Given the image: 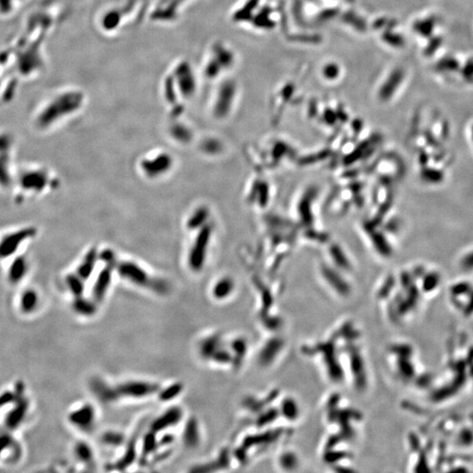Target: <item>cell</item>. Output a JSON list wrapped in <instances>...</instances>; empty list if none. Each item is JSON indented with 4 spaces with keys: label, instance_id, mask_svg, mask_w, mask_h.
<instances>
[{
    "label": "cell",
    "instance_id": "6da1fadb",
    "mask_svg": "<svg viewBox=\"0 0 473 473\" xmlns=\"http://www.w3.org/2000/svg\"><path fill=\"white\" fill-rule=\"evenodd\" d=\"M412 33L417 40L422 55L436 59L445 44V30L440 15L435 11L418 14L411 22Z\"/></svg>",
    "mask_w": 473,
    "mask_h": 473
},
{
    "label": "cell",
    "instance_id": "7a4b0ae2",
    "mask_svg": "<svg viewBox=\"0 0 473 473\" xmlns=\"http://www.w3.org/2000/svg\"><path fill=\"white\" fill-rule=\"evenodd\" d=\"M38 230L33 226L12 227L0 233V263L8 260L23 252L26 244L37 236Z\"/></svg>",
    "mask_w": 473,
    "mask_h": 473
},
{
    "label": "cell",
    "instance_id": "3957f363",
    "mask_svg": "<svg viewBox=\"0 0 473 473\" xmlns=\"http://www.w3.org/2000/svg\"><path fill=\"white\" fill-rule=\"evenodd\" d=\"M115 269L122 279L135 286L150 289L158 295H166L169 290V286L165 280L153 278L146 270L132 261H117Z\"/></svg>",
    "mask_w": 473,
    "mask_h": 473
},
{
    "label": "cell",
    "instance_id": "277c9868",
    "mask_svg": "<svg viewBox=\"0 0 473 473\" xmlns=\"http://www.w3.org/2000/svg\"><path fill=\"white\" fill-rule=\"evenodd\" d=\"M51 179L47 170L42 168H23L15 175L13 186L17 190V197L25 199L26 197L42 193L50 185Z\"/></svg>",
    "mask_w": 473,
    "mask_h": 473
},
{
    "label": "cell",
    "instance_id": "5b68a950",
    "mask_svg": "<svg viewBox=\"0 0 473 473\" xmlns=\"http://www.w3.org/2000/svg\"><path fill=\"white\" fill-rule=\"evenodd\" d=\"M211 236V226H204L199 230V233L190 248L188 262L190 269L194 272H199L204 267Z\"/></svg>",
    "mask_w": 473,
    "mask_h": 473
},
{
    "label": "cell",
    "instance_id": "8992f818",
    "mask_svg": "<svg viewBox=\"0 0 473 473\" xmlns=\"http://www.w3.org/2000/svg\"><path fill=\"white\" fill-rule=\"evenodd\" d=\"M408 79V72L402 66H397L390 70L384 82L380 84L378 97L384 102L393 99L404 87Z\"/></svg>",
    "mask_w": 473,
    "mask_h": 473
},
{
    "label": "cell",
    "instance_id": "52a82bcc",
    "mask_svg": "<svg viewBox=\"0 0 473 473\" xmlns=\"http://www.w3.org/2000/svg\"><path fill=\"white\" fill-rule=\"evenodd\" d=\"M116 387L118 398L143 399L158 393L160 386L156 383L143 381V380H128L118 384Z\"/></svg>",
    "mask_w": 473,
    "mask_h": 473
},
{
    "label": "cell",
    "instance_id": "ba28073f",
    "mask_svg": "<svg viewBox=\"0 0 473 473\" xmlns=\"http://www.w3.org/2000/svg\"><path fill=\"white\" fill-rule=\"evenodd\" d=\"M5 279L9 285L18 287L26 280L30 271V262L23 252L8 260Z\"/></svg>",
    "mask_w": 473,
    "mask_h": 473
},
{
    "label": "cell",
    "instance_id": "9c48e42d",
    "mask_svg": "<svg viewBox=\"0 0 473 473\" xmlns=\"http://www.w3.org/2000/svg\"><path fill=\"white\" fill-rule=\"evenodd\" d=\"M173 159L168 153H160L156 156L143 160L140 164L142 171L148 177H157L164 175L171 168Z\"/></svg>",
    "mask_w": 473,
    "mask_h": 473
},
{
    "label": "cell",
    "instance_id": "30bf717a",
    "mask_svg": "<svg viewBox=\"0 0 473 473\" xmlns=\"http://www.w3.org/2000/svg\"><path fill=\"white\" fill-rule=\"evenodd\" d=\"M40 303L39 292L33 288H26L18 293L16 307L22 316H31L35 313Z\"/></svg>",
    "mask_w": 473,
    "mask_h": 473
},
{
    "label": "cell",
    "instance_id": "8fae6325",
    "mask_svg": "<svg viewBox=\"0 0 473 473\" xmlns=\"http://www.w3.org/2000/svg\"><path fill=\"white\" fill-rule=\"evenodd\" d=\"M183 417V411L179 407H171L151 422L150 430L160 433L177 425Z\"/></svg>",
    "mask_w": 473,
    "mask_h": 473
},
{
    "label": "cell",
    "instance_id": "7c38bea8",
    "mask_svg": "<svg viewBox=\"0 0 473 473\" xmlns=\"http://www.w3.org/2000/svg\"><path fill=\"white\" fill-rule=\"evenodd\" d=\"M68 419L69 422L77 429L90 430L95 424L96 410L92 405L84 404L70 412Z\"/></svg>",
    "mask_w": 473,
    "mask_h": 473
},
{
    "label": "cell",
    "instance_id": "4fadbf2b",
    "mask_svg": "<svg viewBox=\"0 0 473 473\" xmlns=\"http://www.w3.org/2000/svg\"><path fill=\"white\" fill-rule=\"evenodd\" d=\"M115 269V265L106 264L96 279L94 286L92 288V299L95 302H101L106 297L107 292L113 280V270Z\"/></svg>",
    "mask_w": 473,
    "mask_h": 473
},
{
    "label": "cell",
    "instance_id": "5bb4252c",
    "mask_svg": "<svg viewBox=\"0 0 473 473\" xmlns=\"http://www.w3.org/2000/svg\"><path fill=\"white\" fill-rule=\"evenodd\" d=\"M18 445H19L18 441L15 440L13 437H11V435L8 436L7 433L0 435V464L4 465L8 463L17 462L18 453L8 450H16Z\"/></svg>",
    "mask_w": 473,
    "mask_h": 473
},
{
    "label": "cell",
    "instance_id": "9a60e30c",
    "mask_svg": "<svg viewBox=\"0 0 473 473\" xmlns=\"http://www.w3.org/2000/svg\"><path fill=\"white\" fill-rule=\"evenodd\" d=\"M10 152L0 153V189H9L13 185L15 174L12 173Z\"/></svg>",
    "mask_w": 473,
    "mask_h": 473
},
{
    "label": "cell",
    "instance_id": "2e32d148",
    "mask_svg": "<svg viewBox=\"0 0 473 473\" xmlns=\"http://www.w3.org/2000/svg\"><path fill=\"white\" fill-rule=\"evenodd\" d=\"M99 258V252L96 248H91L84 256L80 265L77 269V274L84 280H87L91 278L92 273L94 272L96 264Z\"/></svg>",
    "mask_w": 473,
    "mask_h": 473
},
{
    "label": "cell",
    "instance_id": "e0dca14e",
    "mask_svg": "<svg viewBox=\"0 0 473 473\" xmlns=\"http://www.w3.org/2000/svg\"><path fill=\"white\" fill-rule=\"evenodd\" d=\"M182 441L187 447L195 448L198 446L200 443V431L197 419L190 418L188 420L183 430Z\"/></svg>",
    "mask_w": 473,
    "mask_h": 473
},
{
    "label": "cell",
    "instance_id": "ac0fdd59",
    "mask_svg": "<svg viewBox=\"0 0 473 473\" xmlns=\"http://www.w3.org/2000/svg\"><path fill=\"white\" fill-rule=\"evenodd\" d=\"M156 433H154L152 430H149L148 432L145 434L142 439L141 454H140V459H139V464L140 465H145L150 456L153 455L158 450L159 446V439L156 437Z\"/></svg>",
    "mask_w": 473,
    "mask_h": 473
},
{
    "label": "cell",
    "instance_id": "d6986e66",
    "mask_svg": "<svg viewBox=\"0 0 473 473\" xmlns=\"http://www.w3.org/2000/svg\"><path fill=\"white\" fill-rule=\"evenodd\" d=\"M98 302L93 299L85 298L84 295L79 297H75L72 302V309L74 312L82 317H90L97 313Z\"/></svg>",
    "mask_w": 473,
    "mask_h": 473
},
{
    "label": "cell",
    "instance_id": "ffe728a7",
    "mask_svg": "<svg viewBox=\"0 0 473 473\" xmlns=\"http://www.w3.org/2000/svg\"><path fill=\"white\" fill-rule=\"evenodd\" d=\"M91 389L99 400H103L105 402H113L114 400L118 399L116 387L109 386L103 380L95 379L91 385Z\"/></svg>",
    "mask_w": 473,
    "mask_h": 473
},
{
    "label": "cell",
    "instance_id": "44dd1931",
    "mask_svg": "<svg viewBox=\"0 0 473 473\" xmlns=\"http://www.w3.org/2000/svg\"><path fill=\"white\" fill-rule=\"evenodd\" d=\"M136 437H131V440L126 444V448L124 455L121 457L118 461L114 465V468L118 471H124L133 464L137 459V450H136Z\"/></svg>",
    "mask_w": 473,
    "mask_h": 473
},
{
    "label": "cell",
    "instance_id": "7402d4cb",
    "mask_svg": "<svg viewBox=\"0 0 473 473\" xmlns=\"http://www.w3.org/2000/svg\"><path fill=\"white\" fill-rule=\"evenodd\" d=\"M84 281L77 273H70L65 278L66 287L69 289L70 294L75 297H79L84 295L85 290Z\"/></svg>",
    "mask_w": 473,
    "mask_h": 473
},
{
    "label": "cell",
    "instance_id": "603a6c76",
    "mask_svg": "<svg viewBox=\"0 0 473 473\" xmlns=\"http://www.w3.org/2000/svg\"><path fill=\"white\" fill-rule=\"evenodd\" d=\"M220 339L217 336H212L200 343L199 352L201 356L205 359H211L213 354L220 348Z\"/></svg>",
    "mask_w": 473,
    "mask_h": 473
},
{
    "label": "cell",
    "instance_id": "cb8c5ba5",
    "mask_svg": "<svg viewBox=\"0 0 473 473\" xmlns=\"http://www.w3.org/2000/svg\"><path fill=\"white\" fill-rule=\"evenodd\" d=\"M75 456L80 462L90 466L94 461V452L90 444L85 442H78L74 447Z\"/></svg>",
    "mask_w": 473,
    "mask_h": 473
},
{
    "label": "cell",
    "instance_id": "d4e9b609",
    "mask_svg": "<svg viewBox=\"0 0 473 473\" xmlns=\"http://www.w3.org/2000/svg\"><path fill=\"white\" fill-rule=\"evenodd\" d=\"M183 384L181 382H175L166 386L165 388H160L158 392V398L160 401L168 402L176 399L183 391Z\"/></svg>",
    "mask_w": 473,
    "mask_h": 473
},
{
    "label": "cell",
    "instance_id": "484cf974",
    "mask_svg": "<svg viewBox=\"0 0 473 473\" xmlns=\"http://www.w3.org/2000/svg\"><path fill=\"white\" fill-rule=\"evenodd\" d=\"M209 217V212L206 208L200 207L194 211L188 219L187 226L189 230H200L205 225V221Z\"/></svg>",
    "mask_w": 473,
    "mask_h": 473
},
{
    "label": "cell",
    "instance_id": "4316f807",
    "mask_svg": "<svg viewBox=\"0 0 473 473\" xmlns=\"http://www.w3.org/2000/svg\"><path fill=\"white\" fill-rule=\"evenodd\" d=\"M233 283L232 280L225 278V279H222V280H219L216 283L214 288H213V290H212V293H213V295H214L216 299L222 300V299L226 298L227 296H229L232 291H233Z\"/></svg>",
    "mask_w": 473,
    "mask_h": 473
},
{
    "label": "cell",
    "instance_id": "83f0119b",
    "mask_svg": "<svg viewBox=\"0 0 473 473\" xmlns=\"http://www.w3.org/2000/svg\"><path fill=\"white\" fill-rule=\"evenodd\" d=\"M102 440L108 446L118 447L124 443V436L118 431H107L103 435Z\"/></svg>",
    "mask_w": 473,
    "mask_h": 473
},
{
    "label": "cell",
    "instance_id": "f1b7e54d",
    "mask_svg": "<svg viewBox=\"0 0 473 473\" xmlns=\"http://www.w3.org/2000/svg\"><path fill=\"white\" fill-rule=\"evenodd\" d=\"M280 346H281V344H280V341H279L278 339H277V340H273V341L268 343V344L266 345V347H265V349L262 350V352H261V354H260V362L268 364L270 360H272L273 357H275L273 353H272V351H273V350L279 351V350L280 349Z\"/></svg>",
    "mask_w": 473,
    "mask_h": 473
},
{
    "label": "cell",
    "instance_id": "f546056e",
    "mask_svg": "<svg viewBox=\"0 0 473 473\" xmlns=\"http://www.w3.org/2000/svg\"><path fill=\"white\" fill-rule=\"evenodd\" d=\"M282 411L285 416L288 419H295L297 415V407L295 401L292 400H285L282 406Z\"/></svg>",
    "mask_w": 473,
    "mask_h": 473
},
{
    "label": "cell",
    "instance_id": "4dcf8cb0",
    "mask_svg": "<svg viewBox=\"0 0 473 473\" xmlns=\"http://www.w3.org/2000/svg\"><path fill=\"white\" fill-rule=\"evenodd\" d=\"M211 359H213V360L215 361L216 363H219V364H227V363H229V362L232 361V356H231L229 352H227L226 350L222 349V348L220 347V348L213 354Z\"/></svg>",
    "mask_w": 473,
    "mask_h": 473
},
{
    "label": "cell",
    "instance_id": "1f68e13d",
    "mask_svg": "<svg viewBox=\"0 0 473 473\" xmlns=\"http://www.w3.org/2000/svg\"><path fill=\"white\" fill-rule=\"evenodd\" d=\"M172 134L174 136V138H176L180 142H188L191 138L190 132L185 128H182L181 126L174 128Z\"/></svg>",
    "mask_w": 473,
    "mask_h": 473
},
{
    "label": "cell",
    "instance_id": "d6a6232c",
    "mask_svg": "<svg viewBox=\"0 0 473 473\" xmlns=\"http://www.w3.org/2000/svg\"><path fill=\"white\" fill-rule=\"evenodd\" d=\"M175 441V435L170 433H165L159 439V446L160 447H167L174 444Z\"/></svg>",
    "mask_w": 473,
    "mask_h": 473
},
{
    "label": "cell",
    "instance_id": "836d02e7",
    "mask_svg": "<svg viewBox=\"0 0 473 473\" xmlns=\"http://www.w3.org/2000/svg\"><path fill=\"white\" fill-rule=\"evenodd\" d=\"M281 462H282V466L283 467H287L288 469H292L293 467H295V464H296V459H295V456L293 454H285L282 457L281 459Z\"/></svg>",
    "mask_w": 473,
    "mask_h": 473
},
{
    "label": "cell",
    "instance_id": "e575fe53",
    "mask_svg": "<svg viewBox=\"0 0 473 473\" xmlns=\"http://www.w3.org/2000/svg\"><path fill=\"white\" fill-rule=\"evenodd\" d=\"M462 265L465 268L472 269L473 268V250L464 257L462 260Z\"/></svg>",
    "mask_w": 473,
    "mask_h": 473
},
{
    "label": "cell",
    "instance_id": "d590c367",
    "mask_svg": "<svg viewBox=\"0 0 473 473\" xmlns=\"http://www.w3.org/2000/svg\"><path fill=\"white\" fill-rule=\"evenodd\" d=\"M469 131H470V136H471V139H472V141H473V124H471V126H470Z\"/></svg>",
    "mask_w": 473,
    "mask_h": 473
}]
</instances>
